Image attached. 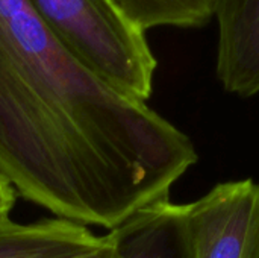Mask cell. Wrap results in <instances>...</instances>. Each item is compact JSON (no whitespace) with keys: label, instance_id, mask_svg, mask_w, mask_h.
I'll return each instance as SVG.
<instances>
[{"label":"cell","instance_id":"1","mask_svg":"<svg viewBox=\"0 0 259 258\" xmlns=\"http://www.w3.org/2000/svg\"><path fill=\"white\" fill-rule=\"evenodd\" d=\"M59 43L114 90L146 102L158 61L146 32L108 0H27Z\"/></svg>","mask_w":259,"mask_h":258},{"label":"cell","instance_id":"5","mask_svg":"<svg viewBox=\"0 0 259 258\" xmlns=\"http://www.w3.org/2000/svg\"><path fill=\"white\" fill-rule=\"evenodd\" d=\"M103 236L87 227L52 219L18 224L0 217V258H67L87 254L102 245Z\"/></svg>","mask_w":259,"mask_h":258},{"label":"cell","instance_id":"8","mask_svg":"<svg viewBox=\"0 0 259 258\" xmlns=\"http://www.w3.org/2000/svg\"><path fill=\"white\" fill-rule=\"evenodd\" d=\"M67 258H112V245L108 239V236H103L102 245L99 248H96L94 251H90L87 254H80V255H73V257Z\"/></svg>","mask_w":259,"mask_h":258},{"label":"cell","instance_id":"7","mask_svg":"<svg viewBox=\"0 0 259 258\" xmlns=\"http://www.w3.org/2000/svg\"><path fill=\"white\" fill-rule=\"evenodd\" d=\"M15 205V189L0 172V217H9Z\"/></svg>","mask_w":259,"mask_h":258},{"label":"cell","instance_id":"3","mask_svg":"<svg viewBox=\"0 0 259 258\" xmlns=\"http://www.w3.org/2000/svg\"><path fill=\"white\" fill-rule=\"evenodd\" d=\"M112 258H196L185 205H146L106 233Z\"/></svg>","mask_w":259,"mask_h":258},{"label":"cell","instance_id":"6","mask_svg":"<svg viewBox=\"0 0 259 258\" xmlns=\"http://www.w3.org/2000/svg\"><path fill=\"white\" fill-rule=\"evenodd\" d=\"M132 24L147 32L153 27L197 29L206 26L217 0H108Z\"/></svg>","mask_w":259,"mask_h":258},{"label":"cell","instance_id":"4","mask_svg":"<svg viewBox=\"0 0 259 258\" xmlns=\"http://www.w3.org/2000/svg\"><path fill=\"white\" fill-rule=\"evenodd\" d=\"M217 78L241 97L259 94V0H217Z\"/></svg>","mask_w":259,"mask_h":258},{"label":"cell","instance_id":"2","mask_svg":"<svg viewBox=\"0 0 259 258\" xmlns=\"http://www.w3.org/2000/svg\"><path fill=\"white\" fill-rule=\"evenodd\" d=\"M196 258H259V184L215 186L185 205Z\"/></svg>","mask_w":259,"mask_h":258}]
</instances>
